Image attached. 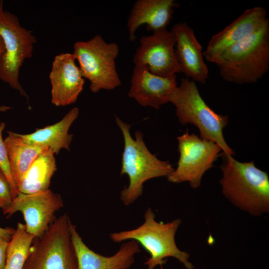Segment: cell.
Listing matches in <instances>:
<instances>
[{
    "label": "cell",
    "mask_w": 269,
    "mask_h": 269,
    "mask_svg": "<svg viewBox=\"0 0 269 269\" xmlns=\"http://www.w3.org/2000/svg\"><path fill=\"white\" fill-rule=\"evenodd\" d=\"M144 221L142 225L132 230L111 233L110 239L115 243L134 240L141 245L150 254L144 262L147 269H154L162 266L168 257H173L181 263L186 269H194L189 261V254L179 250L176 245L175 236L181 220L176 219L168 223L159 222L150 207L144 214Z\"/></svg>",
    "instance_id": "cell-4"
},
{
    "label": "cell",
    "mask_w": 269,
    "mask_h": 269,
    "mask_svg": "<svg viewBox=\"0 0 269 269\" xmlns=\"http://www.w3.org/2000/svg\"><path fill=\"white\" fill-rule=\"evenodd\" d=\"M70 232L78 269H128L134 262V256L140 251L138 243L130 240L122 243L114 255L104 256L94 252L85 244L72 222Z\"/></svg>",
    "instance_id": "cell-16"
},
{
    "label": "cell",
    "mask_w": 269,
    "mask_h": 269,
    "mask_svg": "<svg viewBox=\"0 0 269 269\" xmlns=\"http://www.w3.org/2000/svg\"><path fill=\"white\" fill-rule=\"evenodd\" d=\"M34 238L25 225L18 222L8 243L3 269H23Z\"/></svg>",
    "instance_id": "cell-21"
},
{
    "label": "cell",
    "mask_w": 269,
    "mask_h": 269,
    "mask_svg": "<svg viewBox=\"0 0 269 269\" xmlns=\"http://www.w3.org/2000/svg\"><path fill=\"white\" fill-rule=\"evenodd\" d=\"M13 200L9 183L0 169V208L3 210L10 205Z\"/></svg>",
    "instance_id": "cell-23"
},
{
    "label": "cell",
    "mask_w": 269,
    "mask_h": 269,
    "mask_svg": "<svg viewBox=\"0 0 269 269\" xmlns=\"http://www.w3.org/2000/svg\"><path fill=\"white\" fill-rule=\"evenodd\" d=\"M4 139L10 170L15 187L18 189L21 180L31 164L47 147L29 144L22 139L19 134L7 132Z\"/></svg>",
    "instance_id": "cell-19"
},
{
    "label": "cell",
    "mask_w": 269,
    "mask_h": 269,
    "mask_svg": "<svg viewBox=\"0 0 269 269\" xmlns=\"http://www.w3.org/2000/svg\"><path fill=\"white\" fill-rule=\"evenodd\" d=\"M175 39L166 28L140 38L133 58L134 66H146L153 74L170 77L180 72L175 54Z\"/></svg>",
    "instance_id": "cell-11"
},
{
    "label": "cell",
    "mask_w": 269,
    "mask_h": 269,
    "mask_svg": "<svg viewBox=\"0 0 269 269\" xmlns=\"http://www.w3.org/2000/svg\"><path fill=\"white\" fill-rule=\"evenodd\" d=\"M170 31L175 39V54L180 72L195 82L205 84L209 70L193 30L186 22H180L173 25Z\"/></svg>",
    "instance_id": "cell-14"
},
{
    "label": "cell",
    "mask_w": 269,
    "mask_h": 269,
    "mask_svg": "<svg viewBox=\"0 0 269 269\" xmlns=\"http://www.w3.org/2000/svg\"><path fill=\"white\" fill-rule=\"evenodd\" d=\"M4 52V46L2 39L0 36V56Z\"/></svg>",
    "instance_id": "cell-26"
},
{
    "label": "cell",
    "mask_w": 269,
    "mask_h": 269,
    "mask_svg": "<svg viewBox=\"0 0 269 269\" xmlns=\"http://www.w3.org/2000/svg\"><path fill=\"white\" fill-rule=\"evenodd\" d=\"M10 239L0 236V269H3L6 260V252Z\"/></svg>",
    "instance_id": "cell-24"
},
{
    "label": "cell",
    "mask_w": 269,
    "mask_h": 269,
    "mask_svg": "<svg viewBox=\"0 0 269 269\" xmlns=\"http://www.w3.org/2000/svg\"><path fill=\"white\" fill-rule=\"evenodd\" d=\"M169 102L175 106L176 115L181 124L194 125L198 128L201 138L215 142L225 156L233 157L234 152L223 135V129L228 124V117L216 113L206 104L195 82L182 78Z\"/></svg>",
    "instance_id": "cell-5"
},
{
    "label": "cell",
    "mask_w": 269,
    "mask_h": 269,
    "mask_svg": "<svg viewBox=\"0 0 269 269\" xmlns=\"http://www.w3.org/2000/svg\"><path fill=\"white\" fill-rule=\"evenodd\" d=\"M69 216L61 215L34 238L23 269H78Z\"/></svg>",
    "instance_id": "cell-7"
},
{
    "label": "cell",
    "mask_w": 269,
    "mask_h": 269,
    "mask_svg": "<svg viewBox=\"0 0 269 269\" xmlns=\"http://www.w3.org/2000/svg\"><path fill=\"white\" fill-rule=\"evenodd\" d=\"M222 78L237 84L257 82L269 69V20L224 51L213 62Z\"/></svg>",
    "instance_id": "cell-2"
},
{
    "label": "cell",
    "mask_w": 269,
    "mask_h": 269,
    "mask_svg": "<svg viewBox=\"0 0 269 269\" xmlns=\"http://www.w3.org/2000/svg\"><path fill=\"white\" fill-rule=\"evenodd\" d=\"M177 140L179 158L176 168L167 177L168 180L174 183L188 182L192 188H197L222 149L215 142L189 134L188 130Z\"/></svg>",
    "instance_id": "cell-9"
},
{
    "label": "cell",
    "mask_w": 269,
    "mask_h": 269,
    "mask_svg": "<svg viewBox=\"0 0 269 269\" xmlns=\"http://www.w3.org/2000/svg\"><path fill=\"white\" fill-rule=\"evenodd\" d=\"M178 4L174 0H138L134 4L129 16L127 27L130 41L136 37L135 32L145 24L148 31L166 28Z\"/></svg>",
    "instance_id": "cell-17"
},
{
    "label": "cell",
    "mask_w": 269,
    "mask_h": 269,
    "mask_svg": "<svg viewBox=\"0 0 269 269\" xmlns=\"http://www.w3.org/2000/svg\"><path fill=\"white\" fill-rule=\"evenodd\" d=\"M5 127V124L4 123L1 122L0 123V169L3 172L9 183L13 199L17 196L18 192L13 180L6 146L4 139L2 138V132Z\"/></svg>",
    "instance_id": "cell-22"
},
{
    "label": "cell",
    "mask_w": 269,
    "mask_h": 269,
    "mask_svg": "<svg viewBox=\"0 0 269 269\" xmlns=\"http://www.w3.org/2000/svg\"><path fill=\"white\" fill-rule=\"evenodd\" d=\"M3 3L0 0V36L4 46L0 56V79L28 99L19 83V70L24 61L32 57L36 39L15 14L3 9Z\"/></svg>",
    "instance_id": "cell-8"
},
{
    "label": "cell",
    "mask_w": 269,
    "mask_h": 269,
    "mask_svg": "<svg viewBox=\"0 0 269 269\" xmlns=\"http://www.w3.org/2000/svg\"><path fill=\"white\" fill-rule=\"evenodd\" d=\"M63 206L61 196L49 189L32 194L19 193L2 212L7 217L21 212L27 232L37 238L47 230L56 219L55 213Z\"/></svg>",
    "instance_id": "cell-10"
},
{
    "label": "cell",
    "mask_w": 269,
    "mask_h": 269,
    "mask_svg": "<svg viewBox=\"0 0 269 269\" xmlns=\"http://www.w3.org/2000/svg\"><path fill=\"white\" fill-rule=\"evenodd\" d=\"M14 231V229L12 228L0 227V236L4 237L8 239H11Z\"/></svg>",
    "instance_id": "cell-25"
},
{
    "label": "cell",
    "mask_w": 269,
    "mask_h": 269,
    "mask_svg": "<svg viewBox=\"0 0 269 269\" xmlns=\"http://www.w3.org/2000/svg\"><path fill=\"white\" fill-rule=\"evenodd\" d=\"M220 180L223 195L234 206L254 216L269 211V177L254 162L224 155Z\"/></svg>",
    "instance_id": "cell-1"
},
{
    "label": "cell",
    "mask_w": 269,
    "mask_h": 269,
    "mask_svg": "<svg viewBox=\"0 0 269 269\" xmlns=\"http://www.w3.org/2000/svg\"><path fill=\"white\" fill-rule=\"evenodd\" d=\"M11 109V107L7 106H0V112H5Z\"/></svg>",
    "instance_id": "cell-27"
},
{
    "label": "cell",
    "mask_w": 269,
    "mask_h": 269,
    "mask_svg": "<svg viewBox=\"0 0 269 269\" xmlns=\"http://www.w3.org/2000/svg\"><path fill=\"white\" fill-rule=\"evenodd\" d=\"M55 153L48 148L31 164L19 187V193L32 194L49 189L51 179L57 170Z\"/></svg>",
    "instance_id": "cell-20"
},
{
    "label": "cell",
    "mask_w": 269,
    "mask_h": 269,
    "mask_svg": "<svg viewBox=\"0 0 269 269\" xmlns=\"http://www.w3.org/2000/svg\"><path fill=\"white\" fill-rule=\"evenodd\" d=\"M119 51L117 43H108L99 34L89 40L74 43L72 54L82 76L89 80L92 92L112 90L121 85L116 65Z\"/></svg>",
    "instance_id": "cell-6"
},
{
    "label": "cell",
    "mask_w": 269,
    "mask_h": 269,
    "mask_svg": "<svg viewBox=\"0 0 269 269\" xmlns=\"http://www.w3.org/2000/svg\"><path fill=\"white\" fill-rule=\"evenodd\" d=\"M79 114L78 108L74 107L62 120L53 125L36 129L35 132L30 134H19L25 142L47 147L56 154H58L62 148L70 150L73 135L69 134L68 131Z\"/></svg>",
    "instance_id": "cell-18"
},
{
    "label": "cell",
    "mask_w": 269,
    "mask_h": 269,
    "mask_svg": "<svg viewBox=\"0 0 269 269\" xmlns=\"http://www.w3.org/2000/svg\"><path fill=\"white\" fill-rule=\"evenodd\" d=\"M128 96L143 107L159 109L169 102L177 87L176 75L162 77L151 73L146 66H134Z\"/></svg>",
    "instance_id": "cell-15"
},
{
    "label": "cell",
    "mask_w": 269,
    "mask_h": 269,
    "mask_svg": "<svg viewBox=\"0 0 269 269\" xmlns=\"http://www.w3.org/2000/svg\"><path fill=\"white\" fill-rule=\"evenodd\" d=\"M269 20L267 10L262 6L246 9L232 23L211 37L203 51L204 58L213 63L224 51L250 36Z\"/></svg>",
    "instance_id": "cell-12"
},
{
    "label": "cell",
    "mask_w": 269,
    "mask_h": 269,
    "mask_svg": "<svg viewBox=\"0 0 269 269\" xmlns=\"http://www.w3.org/2000/svg\"><path fill=\"white\" fill-rule=\"evenodd\" d=\"M115 119L124 140L121 175L127 174L129 178V185L121 191L120 199L128 206L142 194L145 181L154 178L167 177L174 168L169 162L160 160L149 151L140 131L135 132L134 139L130 132L131 125L116 116Z\"/></svg>",
    "instance_id": "cell-3"
},
{
    "label": "cell",
    "mask_w": 269,
    "mask_h": 269,
    "mask_svg": "<svg viewBox=\"0 0 269 269\" xmlns=\"http://www.w3.org/2000/svg\"><path fill=\"white\" fill-rule=\"evenodd\" d=\"M72 53L56 55L52 63L49 78L51 86V102L57 107L74 104L83 89L82 76Z\"/></svg>",
    "instance_id": "cell-13"
}]
</instances>
